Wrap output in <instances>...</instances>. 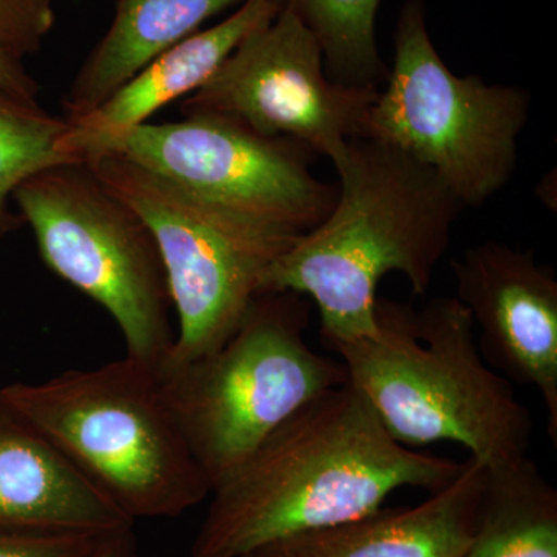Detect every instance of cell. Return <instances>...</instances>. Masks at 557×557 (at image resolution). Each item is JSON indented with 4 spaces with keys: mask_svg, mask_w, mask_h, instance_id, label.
Returning a JSON list of instances; mask_svg holds the SVG:
<instances>
[{
    "mask_svg": "<svg viewBox=\"0 0 557 557\" xmlns=\"http://www.w3.org/2000/svg\"><path fill=\"white\" fill-rule=\"evenodd\" d=\"M465 463L408 448L348 381L313 399L212 487L189 557H239L383 508L401 487L442 490Z\"/></svg>",
    "mask_w": 557,
    "mask_h": 557,
    "instance_id": "1",
    "label": "cell"
},
{
    "mask_svg": "<svg viewBox=\"0 0 557 557\" xmlns=\"http://www.w3.org/2000/svg\"><path fill=\"white\" fill-rule=\"evenodd\" d=\"M332 161L335 207L274 260L260 285V293L313 299L325 347L376 332V292L387 274H403L423 296L465 209L434 171L383 143L350 139Z\"/></svg>",
    "mask_w": 557,
    "mask_h": 557,
    "instance_id": "2",
    "label": "cell"
},
{
    "mask_svg": "<svg viewBox=\"0 0 557 557\" xmlns=\"http://www.w3.org/2000/svg\"><path fill=\"white\" fill-rule=\"evenodd\" d=\"M376 332L330 344L348 381L401 445L463 446L486 469L528 456L533 420L515 387L480 354L474 324L456 296L413 311L379 299Z\"/></svg>",
    "mask_w": 557,
    "mask_h": 557,
    "instance_id": "3",
    "label": "cell"
},
{
    "mask_svg": "<svg viewBox=\"0 0 557 557\" xmlns=\"http://www.w3.org/2000/svg\"><path fill=\"white\" fill-rule=\"evenodd\" d=\"M0 403L132 522L177 518L211 494L156 369L143 362L124 357L40 383L5 384Z\"/></svg>",
    "mask_w": 557,
    "mask_h": 557,
    "instance_id": "4",
    "label": "cell"
},
{
    "mask_svg": "<svg viewBox=\"0 0 557 557\" xmlns=\"http://www.w3.org/2000/svg\"><path fill=\"white\" fill-rule=\"evenodd\" d=\"M309 322L304 296L260 293L218 348L157 366L161 395L211 490L288 418L348 383L339 358L311 348Z\"/></svg>",
    "mask_w": 557,
    "mask_h": 557,
    "instance_id": "5",
    "label": "cell"
},
{
    "mask_svg": "<svg viewBox=\"0 0 557 557\" xmlns=\"http://www.w3.org/2000/svg\"><path fill=\"white\" fill-rule=\"evenodd\" d=\"M394 46V65L359 138L406 153L434 171L463 208L480 207L515 174L530 94L450 72L429 35L423 0L403 5Z\"/></svg>",
    "mask_w": 557,
    "mask_h": 557,
    "instance_id": "6",
    "label": "cell"
},
{
    "mask_svg": "<svg viewBox=\"0 0 557 557\" xmlns=\"http://www.w3.org/2000/svg\"><path fill=\"white\" fill-rule=\"evenodd\" d=\"M83 161L157 242L178 317L163 361H190L225 343L260 295L267 271L300 234L230 211L123 157Z\"/></svg>",
    "mask_w": 557,
    "mask_h": 557,
    "instance_id": "7",
    "label": "cell"
},
{
    "mask_svg": "<svg viewBox=\"0 0 557 557\" xmlns=\"http://www.w3.org/2000/svg\"><path fill=\"white\" fill-rule=\"evenodd\" d=\"M11 200L49 270L108 311L126 357L156 369L174 346L172 300L157 242L137 212L84 161L39 171Z\"/></svg>",
    "mask_w": 557,
    "mask_h": 557,
    "instance_id": "8",
    "label": "cell"
},
{
    "mask_svg": "<svg viewBox=\"0 0 557 557\" xmlns=\"http://www.w3.org/2000/svg\"><path fill=\"white\" fill-rule=\"evenodd\" d=\"M69 159L112 153L249 219L304 234L335 207L338 186L314 177L317 153L288 138H269L215 115H190L172 123H145L84 137L61 139Z\"/></svg>",
    "mask_w": 557,
    "mask_h": 557,
    "instance_id": "9",
    "label": "cell"
},
{
    "mask_svg": "<svg viewBox=\"0 0 557 557\" xmlns=\"http://www.w3.org/2000/svg\"><path fill=\"white\" fill-rule=\"evenodd\" d=\"M379 90L333 83L313 33L282 9L249 33L180 110L183 116H222L262 137L293 139L333 160L361 137Z\"/></svg>",
    "mask_w": 557,
    "mask_h": 557,
    "instance_id": "10",
    "label": "cell"
},
{
    "mask_svg": "<svg viewBox=\"0 0 557 557\" xmlns=\"http://www.w3.org/2000/svg\"><path fill=\"white\" fill-rule=\"evenodd\" d=\"M456 298L480 330V354L512 384L533 387L557 446V278L531 251L487 240L450 263Z\"/></svg>",
    "mask_w": 557,
    "mask_h": 557,
    "instance_id": "11",
    "label": "cell"
},
{
    "mask_svg": "<svg viewBox=\"0 0 557 557\" xmlns=\"http://www.w3.org/2000/svg\"><path fill=\"white\" fill-rule=\"evenodd\" d=\"M486 468L465 461L449 485L416 507L380 508L339 525L296 534L256 549L260 557H465Z\"/></svg>",
    "mask_w": 557,
    "mask_h": 557,
    "instance_id": "12",
    "label": "cell"
},
{
    "mask_svg": "<svg viewBox=\"0 0 557 557\" xmlns=\"http://www.w3.org/2000/svg\"><path fill=\"white\" fill-rule=\"evenodd\" d=\"M126 527L134 522L0 403V531L106 534Z\"/></svg>",
    "mask_w": 557,
    "mask_h": 557,
    "instance_id": "13",
    "label": "cell"
},
{
    "mask_svg": "<svg viewBox=\"0 0 557 557\" xmlns=\"http://www.w3.org/2000/svg\"><path fill=\"white\" fill-rule=\"evenodd\" d=\"M282 9L284 5L277 0H244L228 20L175 44L97 109L67 120L72 131L84 137H98L148 123L164 106L185 100L205 86L242 40L273 21Z\"/></svg>",
    "mask_w": 557,
    "mask_h": 557,
    "instance_id": "14",
    "label": "cell"
},
{
    "mask_svg": "<svg viewBox=\"0 0 557 557\" xmlns=\"http://www.w3.org/2000/svg\"><path fill=\"white\" fill-rule=\"evenodd\" d=\"M237 2L244 0H116L109 30L62 100L64 119L76 120L97 109L150 61ZM277 2L284 5L285 0Z\"/></svg>",
    "mask_w": 557,
    "mask_h": 557,
    "instance_id": "15",
    "label": "cell"
},
{
    "mask_svg": "<svg viewBox=\"0 0 557 557\" xmlns=\"http://www.w3.org/2000/svg\"><path fill=\"white\" fill-rule=\"evenodd\" d=\"M465 557H557V491L530 457L486 469Z\"/></svg>",
    "mask_w": 557,
    "mask_h": 557,
    "instance_id": "16",
    "label": "cell"
},
{
    "mask_svg": "<svg viewBox=\"0 0 557 557\" xmlns=\"http://www.w3.org/2000/svg\"><path fill=\"white\" fill-rule=\"evenodd\" d=\"M381 0H285L284 9L317 38L325 73L336 84L381 89L388 69L376 44Z\"/></svg>",
    "mask_w": 557,
    "mask_h": 557,
    "instance_id": "17",
    "label": "cell"
},
{
    "mask_svg": "<svg viewBox=\"0 0 557 557\" xmlns=\"http://www.w3.org/2000/svg\"><path fill=\"white\" fill-rule=\"evenodd\" d=\"M69 129L67 120L0 91V239L24 223L11 200L17 186L39 171L75 161L61 148Z\"/></svg>",
    "mask_w": 557,
    "mask_h": 557,
    "instance_id": "18",
    "label": "cell"
},
{
    "mask_svg": "<svg viewBox=\"0 0 557 557\" xmlns=\"http://www.w3.org/2000/svg\"><path fill=\"white\" fill-rule=\"evenodd\" d=\"M54 0H0V49L24 60L53 28Z\"/></svg>",
    "mask_w": 557,
    "mask_h": 557,
    "instance_id": "19",
    "label": "cell"
},
{
    "mask_svg": "<svg viewBox=\"0 0 557 557\" xmlns=\"http://www.w3.org/2000/svg\"><path fill=\"white\" fill-rule=\"evenodd\" d=\"M101 536L104 534H28L0 531V557H84Z\"/></svg>",
    "mask_w": 557,
    "mask_h": 557,
    "instance_id": "20",
    "label": "cell"
},
{
    "mask_svg": "<svg viewBox=\"0 0 557 557\" xmlns=\"http://www.w3.org/2000/svg\"><path fill=\"white\" fill-rule=\"evenodd\" d=\"M0 91L25 104L39 106V84L32 78L21 58L3 49H0Z\"/></svg>",
    "mask_w": 557,
    "mask_h": 557,
    "instance_id": "21",
    "label": "cell"
},
{
    "mask_svg": "<svg viewBox=\"0 0 557 557\" xmlns=\"http://www.w3.org/2000/svg\"><path fill=\"white\" fill-rule=\"evenodd\" d=\"M84 557H139L134 527L121 528L104 534Z\"/></svg>",
    "mask_w": 557,
    "mask_h": 557,
    "instance_id": "22",
    "label": "cell"
},
{
    "mask_svg": "<svg viewBox=\"0 0 557 557\" xmlns=\"http://www.w3.org/2000/svg\"><path fill=\"white\" fill-rule=\"evenodd\" d=\"M239 557H260V556L258 555V553L252 552V553H248V555H244V556H239Z\"/></svg>",
    "mask_w": 557,
    "mask_h": 557,
    "instance_id": "23",
    "label": "cell"
}]
</instances>
